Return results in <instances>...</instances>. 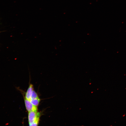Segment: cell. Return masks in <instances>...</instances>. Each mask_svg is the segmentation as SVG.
Returning a JSON list of instances; mask_svg holds the SVG:
<instances>
[{"label": "cell", "mask_w": 126, "mask_h": 126, "mask_svg": "<svg viewBox=\"0 0 126 126\" xmlns=\"http://www.w3.org/2000/svg\"><path fill=\"white\" fill-rule=\"evenodd\" d=\"M40 116V113L38 112L37 111H31L28 112V119L29 126H38Z\"/></svg>", "instance_id": "cell-1"}, {"label": "cell", "mask_w": 126, "mask_h": 126, "mask_svg": "<svg viewBox=\"0 0 126 126\" xmlns=\"http://www.w3.org/2000/svg\"><path fill=\"white\" fill-rule=\"evenodd\" d=\"M40 99L39 98L31 99L30 100L31 103L37 107L40 101Z\"/></svg>", "instance_id": "cell-4"}, {"label": "cell", "mask_w": 126, "mask_h": 126, "mask_svg": "<svg viewBox=\"0 0 126 126\" xmlns=\"http://www.w3.org/2000/svg\"><path fill=\"white\" fill-rule=\"evenodd\" d=\"M24 102L26 109L28 112L31 111H37V107L33 105L30 100L25 98Z\"/></svg>", "instance_id": "cell-2"}, {"label": "cell", "mask_w": 126, "mask_h": 126, "mask_svg": "<svg viewBox=\"0 0 126 126\" xmlns=\"http://www.w3.org/2000/svg\"><path fill=\"white\" fill-rule=\"evenodd\" d=\"M38 98V97L37 94L35 91L33 90L32 94L31 100Z\"/></svg>", "instance_id": "cell-5"}, {"label": "cell", "mask_w": 126, "mask_h": 126, "mask_svg": "<svg viewBox=\"0 0 126 126\" xmlns=\"http://www.w3.org/2000/svg\"><path fill=\"white\" fill-rule=\"evenodd\" d=\"M33 90V85L32 84H30L25 93V98L29 100H31Z\"/></svg>", "instance_id": "cell-3"}]
</instances>
